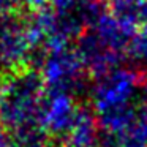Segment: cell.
<instances>
[{"label":"cell","instance_id":"obj_1","mask_svg":"<svg viewBox=\"0 0 147 147\" xmlns=\"http://www.w3.org/2000/svg\"><path fill=\"white\" fill-rule=\"evenodd\" d=\"M43 78L32 70H21L0 87V122L10 131L43 125Z\"/></svg>","mask_w":147,"mask_h":147},{"label":"cell","instance_id":"obj_2","mask_svg":"<svg viewBox=\"0 0 147 147\" xmlns=\"http://www.w3.org/2000/svg\"><path fill=\"white\" fill-rule=\"evenodd\" d=\"M138 87L139 74L130 70H111L103 74L93 93V103L100 120L133 106L130 101Z\"/></svg>","mask_w":147,"mask_h":147},{"label":"cell","instance_id":"obj_3","mask_svg":"<svg viewBox=\"0 0 147 147\" xmlns=\"http://www.w3.org/2000/svg\"><path fill=\"white\" fill-rule=\"evenodd\" d=\"M108 8L130 33L147 29V0H108Z\"/></svg>","mask_w":147,"mask_h":147},{"label":"cell","instance_id":"obj_4","mask_svg":"<svg viewBox=\"0 0 147 147\" xmlns=\"http://www.w3.org/2000/svg\"><path fill=\"white\" fill-rule=\"evenodd\" d=\"M128 51L133 55L134 60H138L142 67L147 68V29L141 30L128 45Z\"/></svg>","mask_w":147,"mask_h":147}]
</instances>
